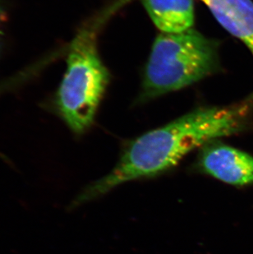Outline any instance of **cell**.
<instances>
[{"instance_id": "6da1fadb", "label": "cell", "mask_w": 253, "mask_h": 254, "mask_svg": "<svg viewBox=\"0 0 253 254\" xmlns=\"http://www.w3.org/2000/svg\"><path fill=\"white\" fill-rule=\"evenodd\" d=\"M253 106V96L234 106L191 111L131 141L108 175L83 190L70 209L102 197L125 183L155 177L171 170L194 149L240 132Z\"/></svg>"}, {"instance_id": "7a4b0ae2", "label": "cell", "mask_w": 253, "mask_h": 254, "mask_svg": "<svg viewBox=\"0 0 253 254\" xmlns=\"http://www.w3.org/2000/svg\"><path fill=\"white\" fill-rule=\"evenodd\" d=\"M108 12L81 27L70 45L67 70L58 91L57 104L63 119L76 134L93 124L110 72L97 50V35Z\"/></svg>"}, {"instance_id": "3957f363", "label": "cell", "mask_w": 253, "mask_h": 254, "mask_svg": "<svg viewBox=\"0 0 253 254\" xmlns=\"http://www.w3.org/2000/svg\"><path fill=\"white\" fill-rule=\"evenodd\" d=\"M218 67L216 41L192 28L178 33L161 32L146 64L141 98H156L194 84Z\"/></svg>"}, {"instance_id": "277c9868", "label": "cell", "mask_w": 253, "mask_h": 254, "mask_svg": "<svg viewBox=\"0 0 253 254\" xmlns=\"http://www.w3.org/2000/svg\"><path fill=\"white\" fill-rule=\"evenodd\" d=\"M196 164L199 171L228 185L253 184V156L217 140L201 147Z\"/></svg>"}, {"instance_id": "5b68a950", "label": "cell", "mask_w": 253, "mask_h": 254, "mask_svg": "<svg viewBox=\"0 0 253 254\" xmlns=\"http://www.w3.org/2000/svg\"><path fill=\"white\" fill-rule=\"evenodd\" d=\"M229 33L248 46L253 55V2L252 0H201Z\"/></svg>"}, {"instance_id": "8992f818", "label": "cell", "mask_w": 253, "mask_h": 254, "mask_svg": "<svg viewBox=\"0 0 253 254\" xmlns=\"http://www.w3.org/2000/svg\"><path fill=\"white\" fill-rule=\"evenodd\" d=\"M141 2L161 32L178 33L192 28L194 0H141Z\"/></svg>"}]
</instances>
